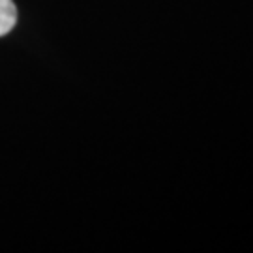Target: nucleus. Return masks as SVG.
Returning <instances> with one entry per match:
<instances>
[{"label": "nucleus", "mask_w": 253, "mask_h": 253, "mask_svg": "<svg viewBox=\"0 0 253 253\" xmlns=\"http://www.w3.org/2000/svg\"><path fill=\"white\" fill-rule=\"evenodd\" d=\"M17 23V8L13 0H0V36H6Z\"/></svg>", "instance_id": "1"}]
</instances>
